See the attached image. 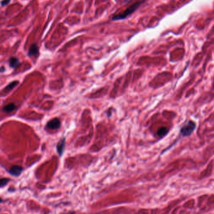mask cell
Here are the masks:
<instances>
[{
	"label": "cell",
	"mask_w": 214,
	"mask_h": 214,
	"mask_svg": "<svg viewBox=\"0 0 214 214\" xmlns=\"http://www.w3.org/2000/svg\"><path fill=\"white\" fill-rule=\"evenodd\" d=\"M143 2H145V1H140L138 2H136V3H133L132 5L128 7L125 11L121 12V13L113 14V15L112 17V21H117V20H122L125 19L127 17H128L129 16V15H130L131 14L133 13L137 9H138L140 7V6Z\"/></svg>",
	"instance_id": "6da1fadb"
},
{
	"label": "cell",
	"mask_w": 214,
	"mask_h": 214,
	"mask_svg": "<svg viewBox=\"0 0 214 214\" xmlns=\"http://www.w3.org/2000/svg\"><path fill=\"white\" fill-rule=\"evenodd\" d=\"M196 128V124L192 120H190L180 130V133L183 136H188L192 135Z\"/></svg>",
	"instance_id": "7a4b0ae2"
},
{
	"label": "cell",
	"mask_w": 214,
	"mask_h": 214,
	"mask_svg": "<svg viewBox=\"0 0 214 214\" xmlns=\"http://www.w3.org/2000/svg\"><path fill=\"white\" fill-rule=\"evenodd\" d=\"M23 171V169L21 166L19 165H13L12 167H11L10 170H8L9 173L11 175L16 177H18L19 175H20V174Z\"/></svg>",
	"instance_id": "3957f363"
},
{
	"label": "cell",
	"mask_w": 214,
	"mask_h": 214,
	"mask_svg": "<svg viewBox=\"0 0 214 214\" xmlns=\"http://www.w3.org/2000/svg\"><path fill=\"white\" fill-rule=\"evenodd\" d=\"M61 125L60 121L58 118H54L48 122L47 125V127L49 129L51 130H56L60 128Z\"/></svg>",
	"instance_id": "277c9868"
},
{
	"label": "cell",
	"mask_w": 214,
	"mask_h": 214,
	"mask_svg": "<svg viewBox=\"0 0 214 214\" xmlns=\"http://www.w3.org/2000/svg\"><path fill=\"white\" fill-rule=\"evenodd\" d=\"M65 139H63L61 140L57 145V151L60 156L63 154V150L65 148Z\"/></svg>",
	"instance_id": "5b68a950"
},
{
	"label": "cell",
	"mask_w": 214,
	"mask_h": 214,
	"mask_svg": "<svg viewBox=\"0 0 214 214\" xmlns=\"http://www.w3.org/2000/svg\"><path fill=\"white\" fill-rule=\"evenodd\" d=\"M19 84V81H12L11 83H10L9 85H8L4 89L3 91L5 93H8L11 90H12L14 88L16 87Z\"/></svg>",
	"instance_id": "8992f818"
},
{
	"label": "cell",
	"mask_w": 214,
	"mask_h": 214,
	"mask_svg": "<svg viewBox=\"0 0 214 214\" xmlns=\"http://www.w3.org/2000/svg\"><path fill=\"white\" fill-rule=\"evenodd\" d=\"M38 52H39V51H38V48L36 46V44H33L31 46V47H30V48L29 49L28 55L29 57H33L34 55L38 54Z\"/></svg>",
	"instance_id": "52a82bcc"
},
{
	"label": "cell",
	"mask_w": 214,
	"mask_h": 214,
	"mask_svg": "<svg viewBox=\"0 0 214 214\" xmlns=\"http://www.w3.org/2000/svg\"><path fill=\"white\" fill-rule=\"evenodd\" d=\"M9 65L12 68H16L19 65V60L15 57H11L9 60Z\"/></svg>",
	"instance_id": "ba28073f"
},
{
	"label": "cell",
	"mask_w": 214,
	"mask_h": 214,
	"mask_svg": "<svg viewBox=\"0 0 214 214\" xmlns=\"http://www.w3.org/2000/svg\"><path fill=\"white\" fill-rule=\"evenodd\" d=\"M15 109H16V105H15L14 103H10L8 105H6L5 106H4L3 111L6 113H11Z\"/></svg>",
	"instance_id": "9c48e42d"
},
{
	"label": "cell",
	"mask_w": 214,
	"mask_h": 214,
	"mask_svg": "<svg viewBox=\"0 0 214 214\" xmlns=\"http://www.w3.org/2000/svg\"><path fill=\"white\" fill-rule=\"evenodd\" d=\"M168 131H169V130H168L166 127H162L158 130L157 134L160 136H163L168 133Z\"/></svg>",
	"instance_id": "30bf717a"
},
{
	"label": "cell",
	"mask_w": 214,
	"mask_h": 214,
	"mask_svg": "<svg viewBox=\"0 0 214 214\" xmlns=\"http://www.w3.org/2000/svg\"><path fill=\"white\" fill-rule=\"evenodd\" d=\"M10 181V179L8 178H3L0 179V188L5 187L8 184V183Z\"/></svg>",
	"instance_id": "8fae6325"
},
{
	"label": "cell",
	"mask_w": 214,
	"mask_h": 214,
	"mask_svg": "<svg viewBox=\"0 0 214 214\" xmlns=\"http://www.w3.org/2000/svg\"><path fill=\"white\" fill-rule=\"evenodd\" d=\"M10 2V0H3V1L2 2V4L3 5H7L8 3Z\"/></svg>",
	"instance_id": "7c38bea8"
},
{
	"label": "cell",
	"mask_w": 214,
	"mask_h": 214,
	"mask_svg": "<svg viewBox=\"0 0 214 214\" xmlns=\"http://www.w3.org/2000/svg\"><path fill=\"white\" fill-rule=\"evenodd\" d=\"M5 70V68L4 66H2L1 68H0V72H3Z\"/></svg>",
	"instance_id": "4fadbf2b"
},
{
	"label": "cell",
	"mask_w": 214,
	"mask_h": 214,
	"mask_svg": "<svg viewBox=\"0 0 214 214\" xmlns=\"http://www.w3.org/2000/svg\"><path fill=\"white\" fill-rule=\"evenodd\" d=\"M75 213L74 212H68L66 213H64V214H74Z\"/></svg>",
	"instance_id": "5bb4252c"
}]
</instances>
